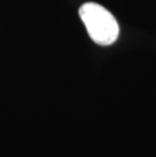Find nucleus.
I'll list each match as a JSON object with an SVG mask.
<instances>
[{"instance_id":"f257e3e1","label":"nucleus","mask_w":156,"mask_h":157,"mask_svg":"<svg viewBox=\"0 0 156 157\" xmlns=\"http://www.w3.org/2000/svg\"><path fill=\"white\" fill-rule=\"evenodd\" d=\"M79 15L94 43L109 46L117 41L120 33L118 21L104 6L94 2L84 3L79 8Z\"/></svg>"}]
</instances>
